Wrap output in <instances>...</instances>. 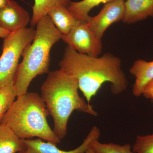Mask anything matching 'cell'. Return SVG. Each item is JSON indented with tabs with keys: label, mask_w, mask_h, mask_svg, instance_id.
<instances>
[{
	"label": "cell",
	"mask_w": 153,
	"mask_h": 153,
	"mask_svg": "<svg viewBox=\"0 0 153 153\" xmlns=\"http://www.w3.org/2000/svg\"><path fill=\"white\" fill-rule=\"evenodd\" d=\"M121 64L120 58L111 53L93 57L67 46L58 66L59 69L76 79L79 90L90 104L105 82L111 83V92L115 95L126 90L128 82Z\"/></svg>",
	"instance_id": "obj_1"
},
{
	"label": "cell",
	"mask_w": 153,
	"mask_h": 153,
	"mask_svg": "<svg viewBox=\"0 0 153 153\" xmlns=\"http://www.w3.org/2000/svg\"><path fill=\"white\" fill-rule=\"evenodd\" d=\"M78 82L59 69L49 72L41 86V97L54 121L53 131L60 140L67 134L69 117L74 111L94 117L98 113L80 97Z\"/></svg>",
	"instance_id": "obj_2"
},
{
	"label": "cell",
	"mask_w": 153,
	"mask_h": 153,
	"mask_svg": "<svg viewBox=\"0 0 153 153\" xmlns=\"http://www.w3.org/2000/svg\"><path fill=\"white\" fill-rule=\"evenodd\" d=\"M17 97L0 123L8 126L22 139L37 137L56 145L60 143L48 124L50 113L41 96L27 92Z\"/></svg>",
	"instance_id": "obj_3"
},
{
	"label": "cell",
	"mask_w": 153,
	"mask_h": 153,
	"mask_svg": "<svg viewBox=\"0 0 153 153\" xmlns=\"http://www.w3.org/2000/svg\"><path fill=\"white\" fill-rule=\"evenodd\" d=\"M36 26L33 42L24 50L14 79L17 97L27 92L28 87L38 75L49 73L50 51L62 38V35L48 15L41 18Z\"/></svg>",
	"instance_id": "obj_4"
},
{
	"label": "cell",
	"mask_w": 153,
	"mask_h": 153,
	"mask_svg": "<svg viewBox=\"0 0 153 153\" xmlns=\"http://www.w3.org/2000/svg\"><path fill=\"white\" fill-rule=\"evenodd\" d=\"M36 30L26 27L11 33L4 39L0 55V88L14 81L20 58L24 50L33 42Z\"/></svg>",
	"instance_id": "obj_5"
},
{
	"label": "cell",
	"mask_w": 153,
	"mask_h": 153,
	"mask_svg": "<svg viewBox=\"0 0 153 153\" xmlns=\"http://www.w3.org/2000/svg\"><path fill=\"white\" fill-rule=\"evenodd\" d=\"M61 39L82 54L98 57L102 52V39L96 36L88 23H80L67 35H62Z\"/></svg>",
	"instance_id": "obj_6"
},
{
	"label": "cell",
	"mask_w": 153,
	"mask_h": 153,
	"mask_svg": "<svg viewBox=\"0 0 153 153\" xmlns=\"http://www.w3.org/2000/svg\"><path fill=\"white\" fill-rule=\"evenodd\" d=\"M125 13V1L115 0L105 4L96 16L89 17L87 23L98 38L102 39L111 25L122 21Z\"/></svg>",
	"instance_id": "obj_7"
},
{
	"label": "cell",
	"mask_w": 153,
	"mask_h": 153,
	"mask_svg": "<svg viewBox=\"0 0 153 153\" xmlns=\"http://www.w3.org/2000/svg\"><path fill=\"white\" fill-rule=\"evenodd\" d=\"M100 132L99 129L94 126L88 133L82 144L74 149L64 151L60 149L53 143L43 141L41 139H22L25 149L33 153H85L92 140L99 139Z\"/></svg>",
	"instance_id": "obj_8"
},
{
	"label": "cell",
	"mask_w": 153,
	"mask_h": 153,
	"mask_svg": "<svg viewBox=\"0 0 153 153\" xmlns=\"http://www.w3.org/2000/svg\"><path fill=\"white\" fill-rule=\"evenodd\" d=\"M30 21L29 13L14 0L0 11V27L10 33L27 27Z\"/></svg>",
	"instance_id": "obj_9"
},
{
	"label": "cell",
	"mask_w": 153,
	"mask_h": 153,
	"mask_svg": "<svg viewBox=\"0 0 153 153\" xmlns=\"http://www.w3.org/2000/svg\"><path fill=\"white\" fill-rule=\"evenodd\" d=\"M153 18V0H126L125 13L122 21L132 24Z\"/></svg>",
	"instance_id": "obj_10"
},
{
	"label": "cell",
	"mask_w": 153,
	"mask_h": 153,
	"mask_svg": "<svg viewBox=\"0 0 153 153\" xmlns=\"http://www.w3.org/2000/svg\"><path fill=\"white\" fill-rule=\"evenodd\" d=\"M129 72L135 77L132 94L136 97H139L142 95L146 85L153 79V60L147 61L142 59L135 60L130 68Z\"/></svg>",
	"instance_id": "obj_11"
},
{
	"label": "cell",
	"mask_w": 153,
	"mask_h": 153,
	"mask_svg": "<svg viewBox=\"0 0 153 153\" xmlns=\"http://www.w3.org/2000/svg\"><path fill=\"white\" fill-rule=\"evenodd\" d=\"M48 16L62 35H67L73 28L82 23L77 20L65 6L54 8L49 12Z\"/></svg>",
	"instance_id": "obj_12"
},
{
	"label": "cell",
	"mask_w": 153,
	"mask_h": 153,
	"mask_svg": "<svg viewBox=\"0 0 153 153\" xmlns=\"http://www.w3.org/2000/svg\"><path fill=\"white\" fill-rule=\"evenodd\" d=\"M25 149L23 140L8 126L0 123V153H18Z\"/></svg>",
	"instance_id": "obj_13"
},
{
	"label": "cell",
	"mask_w": 153,
	"mask_h": 153,
	"mask_svg": "<svg viewBox=\"0 0 153 153\" xmlns=\"http://www.w3.org/2000/svg\"><path fill=\"white\" fill-rule=\"evenodd\" d=\"M113 1L115 0H82L79 1H71L67 8L77 20L82 23H87L90 17L88 13L93 8L100 4H105Z\"/></svg>",
	"instance_id": "obj_14"
},
{
	"label": "cell",
	"mask_w": 153,
	"mask_h": 153,
	"mask_svg": "<svg viewBox=\"0 0 153 153\" xmlns=\"http://www.w3.org/2000/svg\"><path fill=\"white\" fill-rule=\"evenodd\" d=\"M71 1V0H35L30 22L32 27L36 26L41 18L48 15L54 8L60 5L67 7Z\"/></svg>",
	"instance_id": "obj_15"
},
{
	"label": "cell",
	"mask_w": 153,
	"mask_h": 153,
	"mask_svg": "<svg viewBox=\"0 0 153 153\" xmlns=\"http://www.w3.org/2000/svg\"><path fill=\"white\" fill-rule=\"evenodd\" d=\"M89 147L97 153H135L132 150L131 145H120L113 143H101L99 139L91 141Z\"/></svg>",
	"instance_id": "obj_16"
},
{
	"label": "cell",
	"mask_w": 153,
	"mask_h": 153,
	"mask_svg": "<svg viewBox=\"0 0 153 153\" xmlns=\"http://www.w3.org/2000/svg\"><path fill=\"white\" fill-rule=\"evenodd\" d=\"M17 97L14 81L0 88V122Z\"/></svg>",
	"instance_id": "obj_17"
},
{
	"label": "cell",
	"mask_w": 153,
	"mask_h": 153,
	"mask_svg": "<svg viewBox=\"0 0 153 153\" xmlns=\"http://www.w3.org/2000/svg\"><path fill=\"white\" fill-rule=\"evenodd\" d=\"M132 149L135 153H153V134L137 136Z\"/></svg>",
	"instance_id": "obj_18"
},
{
	"label": "cell",
	"mask_w": 153,
	"mask_h": 153,
	"mask_svg": "<svg viewBox=\"0 0 153 153\" xmlns=\"http://www.w3.org/2000/svg\"><path fill=\"white\" fill-rule=\"evenodd\" d=\"M142 95L145 98L153 100V79L149 81L144 88Z\"/></svg>",
	"instance_id": "obj_19"
},
{
	"label": "cell",
	"mask_w": 153,
	"mask_h": 153,
	"mask_svg": "<svg viewBox=\"0 0 153 153\" xmlns=\"http://www.w3.org/2000/svg\"><path fill=\"white\" fill-rule=\"evenodd\" d=\"M10 33V32L5 30L4 29H3L0 27V38L4 39L8 36Z\"/></svg>",
	"instance_id": "obj_20"
},
{
	"label": "cell",
	"mask_w": 153,
	"mask_h": 153,
	"mask_svg": "<svg viewBox=\"0 0 153 153\" xmlns=\"http://www.w3.org/2000/svg\"><path fill=\"white\" fill-rule=\"evenodd\" d=\"M10 0H0V11L4 7Z\"/></svg>",
	"instance_id": "obj_21"
},
{
	"label": "cell",
	"mask_w": 153,
	"mask_h": 153,
	"mask_svg": "<svg viewBox=\"0 0 153 153\" xmlns=\"http://www.w3.org/2000/svg\"><path fill=\"white\" fill-rule=\"evenodd\" d=\"M85 153H97L96 152H95L92 149H91L90 147H88V149L87 150H86V152H85Z\"/></svg>",
	"instance_id": "obj_22"
},
{
	"label": "cell",
	"mask_w": 153,
	"mask_h": 153,
	"mask_svg": "<svg viewBox=\"0 0 153 153\" xmlns=\"http://www.w3.org/2000/svg\"><path fill=\"white\" fill-rule=\"evenodd\" d=\"M18 153H33L30 152V151L27 150L25 149V150H23L21 151V152H19Z\"/></svg>",
	"instance_id": "obj_23"
},
{
	"label": "cell",
	"mask_w": 153,
	"mask_h": 153,
	"mask_svg": "<svg viewBox=\"0 0 153 153\" xmlns=\"http://www.w3.org/2000/svg\"><path fill=\"white\" fill-rule=\"evenodd\" d=\"M152 102L153 104V100H152Z\"/></svg>",
	"instance_id": "obj_24"
},
{
	"label": "cell",
	"mask_w": 153,
	"mask_h": 153,
	"mask_svg": "<svg viewBox=\"0 0 153 153\" xmlns=\"http://www.w3.org/2000/svg\"></svg>",
	"instance_id": "obj_25"
}]
</instances>
